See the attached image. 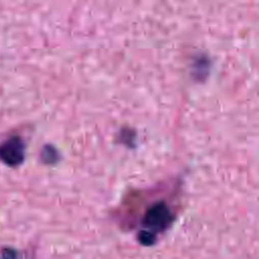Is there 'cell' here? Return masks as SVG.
<instances>
[{"label": "cell", "mask_w": 259, "mask_h": 259, "mask_svg": "<svg viewBox=\"0 0 259 259\" xmlns=\"http://www.w3.org/2000/svg\"><path fill=\"white\" fill-rule=\"evenodd\" d=\"M0 159L9 166H18L25 159V144L19 137H12L0 146Z\"/></svg>", "instance_id": "7a4b0ae2"}, {"label": "cell", "mask_w": 259, "mask_h": 259, "mask_svg": "<svg viewBox=\"0 0 259 259\" xmlns=\"http://www.w3.org/2000/svg\"><path fill=\"white\" fill-rule=\"evenodd\" d=\"M173 221V215L170 208L164 203L153 205L143 218V230L139 235L144 244H151L155 240L157 233L163 232Z\"/></svg>", "instance_id": "6da1fadb"}]
</instances>
